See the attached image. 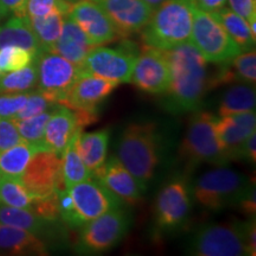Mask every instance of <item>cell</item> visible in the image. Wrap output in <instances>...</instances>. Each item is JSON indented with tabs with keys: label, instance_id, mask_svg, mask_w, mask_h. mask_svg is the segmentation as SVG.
I'll return each mask as SVG.
<instances>
[{
	"label": "cell",
	"instance_id": "cell-24",
	"mask_svg": "<svg viewBox=\"0 0 256 256\" xmlns=\"http://www.w3.org/2000/svg\"><path fill=\"white\" fill-rule=\"evenodd\" d=\"M110 130H102L95 132L81 133L78 139V154L92 174L101 168L107 160Z\"/></svg>",
	"mask_w": 256,
	"mask_h": 256
},
{
	"label": "cell",
	"instance_id": "cell-1",
	"mask_svg": "<svg viewBox=\"0 0 256 256\" xmlns=\"http://www.w3.org/2000/svg\"><path fill=\"white\" fill-rule=\"evenodd\" d=\"M164 52L171 69L166 108L176 114L197 110L209 83L206 60L190 42Z\"/></svg>",
	"mask_w": 256,
	"mask_h": 256
},
{
	"label": "cell",
	"instance_id": "cell-21",
	"mask_svg": "<svg viewBox=\"0 0 256 256\" xmlns=\"http://www.w3.org/2000/svg\"><path fill=\"white\" fill-rule=\"evenodd\" d=\"M94 48L96 46L89 40L81 28L66 14L64 18L62 34L54 48V52L58 54L75 66H81L82 69L83 63Z\"/></svg>",
	"mask_w": 256,
	"mask_h": 256
},
{
	"label": "cell",
	"instance_id": "cell-30",
	"mask_svg": "<svg viewBox=\"0 0 256 256\" xmlns=\"http://www.w3.org/2000/svg\"><path fill=\"white\" fill-rule=\"evenodd\" d=\"M28 18L42 49L52 51L62 34L66 16L62 14H52L46 17H28Z\"/></svg>",
	"mask_w": 256,
	"mask_h": 256
},
{
	"label": "cell",
	"instance_id": "cell-15",
	"mask_svg": "<svg viewBox=\"0 0 256 256\" xmlns=\"http://www.w3.org/2000/svg\"><path fill=\"white\" fill-rule=\"evenodd\" d=\"M82 226L89 220L100 217L124 204L100 182L92 178L68 188Z\"/></svg>",
	"mask_w": 256,
	"mask_h": 256
},
{
	"label": "cell",
	"instance_id": "cell-14",
	"mask_svg": "<svg viewBox=\"0 0 256 256\" xmlns=\"http://www.w3.org/2000/svg\"><path fill=\"white\" fill-rule=\"evenodd\" d=\"M130 83L148 94H166L171 83V69L164 51L144 48L136 58Z\"/></svg>",
	"mask_w": 256,
	"mask_h": 256
},
{
	"label": "cell",
	"instance_id": "cell-5",
	"mask_svg": "<svg viewBox=\"0 0 256 256\" xmlns=\"http://www.w3.org/2000/svg\"><path fill=\"white\" fill-rule=\"evenodd\" d=\"M252 188L255 186L244 174L228 168H217L197 178L190 192L200 206L217 211L240 206Z\"/></svg>",
	"mask_w": 256,
	"mask_h": 256
},
{
	"label": "cell",
	"instance_id": "cell-35",
	"mask_svg": "<svg viewBox=\"0 0 256 256\" xmlns=\"http://www.w3.org/2000/svg\"><path fill=\"white\" fill-rule=\"evenodd\" d=\"M232 68L235 74L236 82H242L246 84H254L256 81V54L255 50L246 51L240 54L230 60Z\"/></svg>",
	"mask_w": 256,
	"mask_h": 256
},
{
	"label": "cell",
	"instance_id": "cell-22",
	"mask_svg": "<svg viewBox=\"0 0 256 256\" xmlns=\"http://www.w3.org/2000/svg\"><path fill=\"white\" fill-rule=\"evenodd\" d=\"M0 252L11 255H46L48 248L34 234L0 223Z\"/></svg>",
	"mask_w": 256,
	"mask_h": 256
},
{
	"label": "cell",
	"instance_id": "cell-39",
	"mask_svg": "<svg viewBox=\"0 0 256 256\" xmlns=\"http://www.w3.org/2000/svg\"><path fill=\"white\" fill-rule=\"evenodd\" d=\"M30 92L18 94H0V118L14 119L26 104Z\"/></svg>",
	"mask_w": 256,
	"mask_h": 256
},
{
	"label": "cell",
	"instance_id": "cell-28",
	"mask_svg": "<svg viewBox=\"0 0 256 256\" xmlns=\"http://www.w3.org/2000/svg\"><path fill=\"white\" fill-rule=\"evenodd\" d=\"M255 88L250 84H238L229 88L224 92L220 102V116L255 112Z\"/></svg>",
	"mask_w": 256,
	"mask_h": 256
},
{
	"label": "cell",
	"instance_id": "cell-8",
	"mask_svg": "<svg viewBox=\"0 0 256 256\" xmlns=\"http://www.w3.org/2000/svg\"><path fill=\"white\" fill-rule=\"evenodd\" d=\"M130 226V217L124 208L108 211L81 226L76 250L87 255L110 252L122 241Z\"/></svg>",
	"mask_w": 256,
	"mask_h": 256
},
{
	"label": "cell",
	"instance_id": "cell-37",
	"mask_svg": "<svg viewBox=\"0 0 256 256\" xmlns=\"http://www.w3.org/2000/svg\"><path fill=\"white\" fill-rule=\"evenodd\" d=\"M32 212L36 214L42 220L48 222L57 223L60 220V208H58V194H52L48 197L34 198L30 209Z\"/></svg>",
	"mask_w": 256,
	"mask_h": 256
},
{
	"label": "cell",
	"instance_id": "cell-42",
	"mask_svg": "<svg viewBox=\"0 0 256 256\" xmlns=\"http://www.w3.org/2000/svg\"><path fill=\"white\" fill-rule=\"evenodd\" d=\"M230 10L247 20L248 24L256 20L255 0H228Z\"/></svg>",
	"mask_w": 256,
	"mask_h": 256
},
{
	"label": "cell",
	"instance_id": "cell-33",
	"mask_svg": "<svg viewBox=\"0 0 256 256\" xmlns=\"http://www.w3.org/2000/svg\"><path fill=\"white\" fill-rule=\"evenodd\" d=\"M32 198L22 184L20 178H2L0 180V202L6 206L18 209H31Z\"/></svg>",
	"mask_w": 256,
	"mask_h": 256
},
{
	"label": "cell",
	"instance_id": "cell-26",
	"mask_svg": "<svg viewBox=\"0 0 256 256\" xmlns=\"http://www.w3.org/2000/svg\"><path fill=\"white\" fill-rule=\"evenodd\" d=\"M38 151L40 150L24 140L0 151V176L2 178H20L32 156Z\"/></svg>",
	"mask_w": 256,
	"mask_h": 256
},
{
	"label": "cell",
	"instance_id": "cell-43",
	"mask_svg": "<svg viewBox=\"0 0 256 256\" xmlns=\"http://www.w3.org/2000/svg\"><path fill=\"white\" fill-rule=\"evenodd\" d=\"M26 5L28 0H0V6L8 17L10 14L16 16V17H25Z\"/></svg>",
	"mask_w": 256,
	"mask_h": 256
},
{
	"label": "cell",
	"instance_id": "cell-49",
	"mask_svg": "<svg viewBox=\"0 0 256 256\" xmlns=\"http://www.w3.org/2000/svg\"><path fill=\"white\" fill-rule=\"evenodd\" d=\"M0 180H2V176H0Z\"/></svg>",
	"mask_w": 256,
	"mask_h": 256
},
{
	"label": "cell",
	"instance_id": "cell-25",
	"mask_svg": "<svg viewBox=\"0 0 256 256\" xmlns=\"http://www.w3.org/2000/svg\"><path fill=\"white\" fill-rule=\"evenodd\" d=\"M0 223L24 229L38 238L52 234V222L42 220L28 209L0 206Z\"/></svg>",
	"mask_w": 256,
	"mask_h": 256
},
{
	"label": "cell",
	"instance_id": "cell-18",
	"mask_svg": "<svg viewBox=\"0 0 256 256\" xmlns=\"http://www.w3.org/2000/svg\"><path fill=\"white\" fill-rule=\"evenodd\" d=\"M92 178L115 194L124 204L134 206L144 197L146 186L130 174L118 158L106 160L101 168L92 172Z\"/></svg>",
	"mask_w": 256,
	"mask_h": 256
},
{
	"label": "cell",
	"instance_id": "cell-2",
	"mask_svg": "<svg viewBox=\"0 0 256 256\" xmlns=\"http://www.w3.org/2000/svg\"><path fill=\"white\" fill-rule=\"evenodd\" d=\"M162 148V136L154 124H130L120 138L116 158L146 186L160 164Z\"/></svg>",
	"mask_w": 256,
	"mask_h": 256
},
{
	"label": "cell",
	"instance_id": "cell-44",
	"mask_svg": "<svg viewBox=\"0 0 256 256\" xmlns=\"http://www.w3.org/2000/svg\"><path fill=\"white\" fill-rule=\"evenodd\" d=\"M238 158L247 160V162L255 164V160H256V134L255 133L252 134V136L242 144V146L240 147Z\"/></svg>",
	"mask_w": 256,
	"mask_h": 256
},
{
	"label": "cell",
	"instance_id": "cell-19",
	"mask_svg": "<svg viewBox=\"0 0 256 256\" xmlns=\"http://www.w3.org/2000/svg\"><path fill=\"white\" fill-rule=\"evenodd\" d=\"M113 22L120 37L142 32L151 19L153 10L144 0H95Z\"/></svg>",
	"mask_w": 256,
	"mask_h": 256
},
{
	"label": "cell",
	"instance_id": "cell-38",
	"mask_svg": "<svg viewBox=\"0 0 256 256\" xmlns=\"http://www.w3.org/2000/svg\"><path fill=\"white\" fill-rule=\"evenodd\" d=\"M58 104L50 101L46 95H43L40 92H30L28 98L26 101V104L24 106V108L14 118V120H22V119H28V118L36 116L44 112L51 110L56 107Z\"/></svg>",
	"mask_w": 256,
	"mask_h": 256
},
{
	"label": "cell",
	"instance_id": "cell-12",
	"mask_svg": "<svg viewBox=\"0 0 256 256\" xmlns=\"http://www.w3.org/2000/svg\"><path fill=\"white\" fill-rule=\"evenodd\" d=\"M191 208L190 186L182 179H174L159 192L156 200V226L162 232H174L186 222Z\"/></svg>",
	"mask_w": 256,
	"mask_h": 256
},
{
	"label": "cell",
	"instance_id": "cell-40",
	"mask_svg": "<svg viewBox=\"0 0 256 256\" xmlns=\"http://www.w3.org/2000/svg\"><path fill=\"white\" fill-rule=\"evenodd\" d=\"M57 194H58V208H60V220L72 229L81 228L82 223L78 218V212H76L75 206H74L72 198L70 196L69 191L63 190L60 192H57Z\"/></svg>",
	"mask_w": 256,
	"mask_h": 256
},
{
	"label": "cell",
	"instance_id": "cell-7",
	"mask_svg": "<svg viewBox=\"0 0 256 256\" xmlns=\"http://www.w3.org/2000/svg\"><path fill=\"white\" fill-rule=\"evenodd\" d=\"M216 120L209 112H198L191 119L180 150L182 156L190 164L223 166L230 162L217 134Z\"/></svg>",
	"mask_w": 256,
	"mask_h": 256
},
{
	"label": "cell",
	"instance_id": "cell-50",
	"mask_svg": "<svg viewBox=\"0 0 256 256\" xmlns=\"http://www.w3.org/2000/svg\"><path fill=\"white\" fill-rule=\"evenodd\" d=\"M0 76H2V74H0Z\"/></svg>",
	"mask_w": 256,
	"mask_h": 256
},
{
	"label": "cell",
	"instance_id": "cell-29",
	"mask_svg": "<svg viewBox=\"0 0 256 256\" xmlns=\"http://www.w3.org/2000/svg\"><path fill=\"white\" fill-rule=\"evenodd\" d=\"M214 14L218 18V20L228 32L229 36L232 38L234 42L240 46V49L243 51L254 50L256 37L252 36L250 26L247 23L246 19L240 17L235 12L230 8H223L220 11L214 12Z\"/></svg>",
	"mask_w": 256,
	"mask_h": 256
},
{
	"label": "cell",
	"instance_id": "cell-27",
	"mask_svg": "<svg viewBox=\"0 0 256 256\" xmlns=\"http://www.w3.org/2000/svg\"><path fill=\"white\" fill-rule=\"evenodd\" d=\"M81 133L82 130H80L72 138L69 145L62 154V174L66 190L74 185L92 178V171L83 162L78 151V139Z\"/></svg>",
	"mask_w": 256,
	"mask_h": 256
},
{
	"label": "cell",
	"instance_id": "cell-46",
	"mask_svg": "<svg viewBox=\"0 0 256 256\" xmlns=\"http://www.w3.org/2000/svg\"><path fill=\"white\" fill-rule=\"evenodd\" d=\"M144 2H145L146 4L150 6V8L153 10V11H156V10L158 8L160 5L164 4L166 0H144Z\"/></svg>",
	"mask_w": 256,
	"mask_h": 256
},
{
	"label": "cell",
	"instance_id": "cell-20",
	"mask_svg": "<svg viewBox=\"0 0 256 256\" xmlns=\"http://www.w3.org/2000/svg\"><path fill=\"white\" fill-rule=\"evenodd\" d=\"M216 130L230 160L238 158L240 147L256 132L255 112L217 118Z\"/></svg>",
	"mask_w": 256,
	"mask_h": 256
},
{
	"label": "cell",
	"instance_id": "cell-9",
	"mask_svg": "<svg viewBox=\"0 0 256 256\" xmlns=\"http://www.w3.org/2000/svg\"><path fill=\"white\" fill-rule=\"evenodd\" d=\"M38 70V92L50 101L62 104L80 76L81 66L69 62L54 51L43 50L34 58Z\"/></svg>",
	"mask_w": 256,
	"mask_h": 256
},
{
	"label": "cell",
	"instance_id": "cell-13",
	"mask_svg": "<svg viewBox=\"0 0 256 256\" xmlns=\"http://www.w3.org/2000/svg\"><path fill=\"white\" fill-rule=\"evenodd\" d=\"M96 119V115L74 110L64 104H57L51 113L44 134V147L46 151L63 154L72 138L84 130Z\"/></svg>",
	"mask_w": 256,
	"mask_h": 256
},
{
	"label": "cell",
	"instance_id": "cell-11",
	"mask_svg": "<svg viewBox=\"0 0 256 256\" xmlns=\"http://www.w3.org/2000/svg\"><path fill=\"white\" fill-rule=\"evenodd\" d=\"M139 54L127 46L126 49L96 46L90 51L82 66V72L110 81L130 83Z\"/></svg>",
	"mask_w": 256,
	"mask_h": 256
},
{
	"label": "cell",
	"instance_id": "cell-6",
	"mask_svg": "<svg viewBox=\"0 0 256 256\" xmlns=\"http://www.w3.org/2000/svg\"><path fill=\"white\" fill-rule=\"evenodd\" d=\"M190 43L208 63L230 62L242 52L214 14L194 6Z\"/></svg>",
	"mask_w": 256,
	"mask_h": 256
},
{
	"label": "cell",
	"instance_id": "cell-45",
	"mask_svg": "<svg viewBox=\"0 0 256 256\" xmlns=\"http://www.w3.org/2000/svg\"><path fill=\"white\" fill-rule=\"evenodd\" d=\"M226 2L228 0H194V4L196 8L203 10V11L214 14V12L226 8Z\"/></svg>",
	"mask_w": 256,
	"mask_h": 256
},
{
	"label": "cell",
	"instance_id": "cell-41",
	"mask_svg": "<svg viewBox=\"0 0 256 256\" xmlns=\"http://www.w3.org/2000/svg\"><path fill=\"white\" fill-rule=\"evenodd\" d=\"M23 142L14 119L0 118V151Z\"/></svg>",
	"mask_w": 256,
	"mask_h": 256
},
{
	"label": "cell",
	"instance_id": "cell-51",
	"mask_svg": "<svg viewBox=\"0 0 256 256\" xmlns=\"http://www.w3.org/2000/svg\"><path fill=\"white\" fill-rule=\"evenodd\" d=\"M192 2H194V0H192Z\"/></svg>",
	"mask_w": 256,
	"mask_h": 256
},
{
	"label": "cell",
	"instance_id": "cell-47",
	"mask_svg": "<svg viewBox=\"0 0 256 256\" xmlns=\"http://www.w3.org/2000/svg\"><path fill=\"white\" fill-rule=\"evenodd\" d=\"M8 16H6V14L4 12V10L2 8V6H0V22L2 20V19H5Z\"/></svg>",
	"mask_w": 256,
	"mask_h": 256
},
{
	"label": "cell",
	"instance_id": "cell-23",
	"mask_svg": "<svg viewBox=\"0 0 256 256\" xmlns=\"http://www.w3.org/2000/svg\"><path fill=\"white\" fill-rule=\"evenodd\" d=\"M20 46L37 56L42 52L40 42L32 31L28 16L16 17L12 16L4 24H0V48Z\"/></svg>",
	"mask_w": 256,
	"mask_h": 256
},
{
	"label": "cell",
	"instance_id": "cell-36",
	"mask_svg": "<svg viewBox=\"0 0 256 256\" xmlns=\"http://www.w3.org/2000/svg\"><path fill=\"white\" fill-rule=\"evenodd\" d=\"M72 2L68 0H28L26 16L28 17H46L52 14L66 16Z\"/></svg>",
	"mask_w": 256,
	"mask_h": 256
},
{
	"label": "cell",
	"instance_id": "cell-16",
	"mask_svg": "<svg viewBox=\"0 0 256 256\" xmlns=\"http://www.w3.org/2000/svg\"><path fill=\"white\" fill-rule=\"evenodd\" d=\"M68 16L81 28L95 46L113 43L120 37L113 22L95 0H78L72 2Z\"/></svg>",
	"mask_w": 256,
	"mask_h": 256
},
{
	"label": "cell",
	"instance_id": "cell-32",
	"mask_svg": "<svg viewBox=\"0 0 256 256\" xmlns=\"http://www.w3.org/2000/svg\"><path fill=\"white\" fill-rule=\"evenodd\" d=\"M55 110V108H54ZM44 112L36 116L28 118V119H22V120H14L17 124V128L20 134L22 139L24 142H26L31 145L36 146L40 151H46V147H44V134H46V127L48 121H49L51 113L52 110Z\"/></svg>",
	"mask_w": 256,
	"mask_h": 256
},
{
	"label": "cell",
	"instance_id": "cell-10",
	"mask_svg": "<svg viewBox=\"0 0 256 256\" xmlns=\"http://www.w3.org/2000/svg\"><path fill=\"white\" fill-rule=\"evenodd\" d=\"M20 182L32 198L48 197L66 190L62 174V156L44 150L36 152Z\"/></svg>",
	"mask_w": 256,
	"mask_h": 256
},
{
	"label": "cell",
	"instance_id": "cell-34",
	"mask_svg": "<svg viewBox=\"0 0 256 256\" xmlns=\"http://www.w3.org/2000/svg\"><path fill=\"white\" fill-rule=\"evenodd\" d=\"M36 56L26 49L20 46H4L0 48V74L26 68L34 62Z\"/></svg>",
	"mask_w": 256,
	"mask_h": 256
},
{
	"label": "cell",
	"instance_id": "cell-31",
	"mask_svg": "<svg viewBox=\"0 0 256 256\" xmlns=\"http://www.w3.org/2000/svg\"><path fill=\"white\" fill-rule=\"evenodd\" d=\"M38 84V70L36 62L26 68L2 74L0 76V94L31 92Z\"/></svg>",
	"mask_w": 256,
	"mask_h": 256
},
{
	"label": "cell",
	"instance_id": "cell-4",
	"mask_svg": "<svg viewBox=\"0 0 256 256\" xmlns=\"http://www.w3.org/2000/svg\"><path fill=\"white\" fill-rule=\"evenodd\" d=\"M255 236L254 222L210 224L192 238L188 252L198 256H254Z\"/></svg>",
	"mask_w": 256,
	"mask_h": 256
},
{
	"label": "cell",
	"instance_id": "cell-3",
	"mask_svg": "<svg viewBox=\"0 0 256 256\" xmlns=\"http://www.w3.org/2000/svg\"><path fill=\"white\" fill-rule=\"evenodd\" d=\"M194 6L192 0H166L142 30L144 46L165 51L190 42Z\"/></svg>",
	"mask_w": 256,
	"mask_h": 256
},
{
	"label": "cell",
	"instance_id": "cell-17",
	"mask_svg": "<svg viewBox=\"0 0 256 256\" xmlns=\"http://www.w3.org/2000/svg\"><path fill=\"white\" fill-rule=\"evenodd\" d=\"M118 86L116 82L82 72L60 104L74 110L96 115L100 104L110 98Z\"/></svg>",
	"mask_w": 256,
	"mask_h": 256
},
{
	"label": "cell",
	"instance_id": "cell-48",
	"mask_svg": "<svg viewBox=\"0 0 256 256\" xmlns=\"http://www.w3.org/2000/svg\"><path fill=\"white\" fill-rule=\"evenodd\" d=\"M68 2H78V0H68Z\"/></svg>",
	"mask_w": 256,
	"mask_h": 256
}]
</instances>
